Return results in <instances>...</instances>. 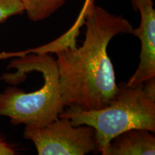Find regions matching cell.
I'll return each instance as SVG.
<instances>
[{
  "label": "cell",
  "instance_id": "cell-9",
  "mask_svg": "<svg viewBox=\"0 0 155 155\" xmlns=\"http://www.w3.org/2000/svg\"><path fill=\"white\" fill-rule=\"evenodd\" d=\"M16 152L10 145L0 139V155H14Z\"/></svg>",
  "mask_w": 155,
  "mask_h": 155
},
{
  "label": "cell",
  "instance_id": "cell-8",
  "mask_svg": "<svg viewBox=\"0 0 155 155\" xmlns=\"http://www.w3.org/2000/svg\"><path fill=\"white\" fill-rule=\"evenodd\" d=\"M23 12H25L24 7L19 0H0V23Z\"/></svg>",
  "mask_w": 155,
  "mask_h": 155
},
{
  "label": "cell",
  "instance_id": "cell-1",
  "mask_svg": "<svg viewBox=\"0 0 155 155\" xmlns=\"http://www.w3.org/2000/svg\"><path fill=\"white\" fill-rule=\"evenodd\" d=\"M132 28L124 17L96 5L94 0H85L66 33L48 48L35 50L57 55L59 84L66 107L89 111L108 105L118 87L107 47L114 36L129 33Z\"/></svg>",
  "mask_w": 155,
  "mask_h": 155
},
{
  "label": "cell",
  "instance_id": "cell-3",
  "mask_svg": "<svg viewBox=\"0 0 155 155\" xmlns=\"http://www.w3.org/2000/svg\"><path fill=\"white\" fill-rule=\"evenodd\" d=\"M117 87L106 107L87 111L70 106L59 116L69 119L73 126L94 127L100 153L112 139L124 131L140 129L155 132V78L137 86L121 83Z\"/></svg>",
  "mask_w": 155,
  "mask_h": 155
},
{
  "label": "cell",
  "instance_id": "cell-5",
  "mask_svg": "<svg viewBox=\"0 0 155 155\" xmlns=\"http://www.w3.org/2000/svg\"><path fill=\"white\" fill-rule=\"evenodd\" d=\"M135 11L140 12V25L129 33L137 36L141 42L138 68L127 84L137 86L155 78V10L152 0H131Z\"/></svg>",
  "mask_w": 155,
  "mask_h": 155
},
{
  "label": "cell",
  "instance_id": "cell-4",
  "mask_svg": "<svg viewBox=\"0 0 155 155\" xmlns=\"http://www.w3.org/2000/svg\"><path fill=\"white\" fill-rule=\"evenodd\" d=\"M23 137L33 142L39 155H85L97 153L94 128L73 126L65 117H59L43 127L25 126Z\"/></svg>",
  "mask_w": 155,
  "mask_h": 155
},
{
  "label": "cell",
  "instance_id": "cell-6",
  "mask_svg": "<svg viewBox=\"0 0 155 155\" xmlns=\"http://www.w3.org/2000/svg\"><path fill=\"white\" fill-rule=\"evenodd\" d=\"M102 155H154L155 137L145 129L124 131L112 139L101 152Z\"/></svg>",
  "mask_w": 155,
  "mask_h": 155
},
{
  "label": "cell",
  "instance_id": "cell-7",
  "mask_svg": "<svg viewBox=\"0 0 155 155\" xmlns=\"http://www.w3.org/2000/svg\"><path fill=\"white\" fill-rule=\"evenodd\" d=\"M28 18L33 22L45 20L65 5L67 0H19Z\"/></svg>",
  "mask_w": 155,
  "mask_h": 155
},
{
  "label": "cell",
  "instance_id": "cell-2",
  "mask_svg": "<svg viewBox=\"0 0 155 155\" xmlns=\"http://www.w3.org/2000/svg\"><path fill=\"white\" fill-rule=\"evenodd\" d=\"M7 68L14 73H5L2 79L11 84L24 80L27 73H40L44 79L42 88L30 93L16 87H8L0 94V116L9 118L12 124H25L40 128L59 118L65 104L59 84L56 61L48 53L35 50L19 52Z\"/></svg>",
  "mask_w": 155,
  "mask_h": 155
}]
</instances>
